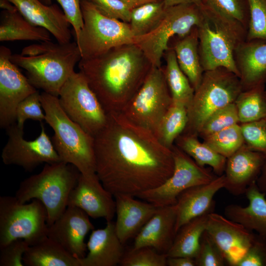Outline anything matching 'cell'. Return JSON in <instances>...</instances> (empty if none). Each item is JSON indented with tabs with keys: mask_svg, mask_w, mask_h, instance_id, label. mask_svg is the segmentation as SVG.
<instances>
[{
	"mask_svg": "<svg viewBox=\"0 0 266 266\" xmlns=\"http://www.w3.org/2000/svg\"><path fill=\"white\" fill-rule=\"evenodd\" d=\"M94 145L96 173L114 197H137L172 174L171 150L120 112L108 114L106 124L94 136Z\"/></svg>",
	"mask_w": 266,
	"mask_h": 266,
	"instance_id": "obj_1",
	"label": "cell"
},
{
	"mask_svg": "<svg viewBox=\"0 0 266 266\" xmlns=\"http://www.w3.org/2000/svg\"><path fill=\"white\" fill-rule=\"evenodd\" d=\"M79 71L107 114L121 112L139 90L153 66L134 43L113 47L81 59Z\"/></svg>",
	"mask_w": 266,
	"mask_h": 266,
	"instance_id": "obj_2",
	"label": "cell"
},
{
	"mask_svg": "<svg viewBox=\"0 0 266 266\" xmlns=\"http://www.w3.org/2000/svg\"><path fill=\"white\" fill-rule=\"evenodd\" d=\"M40 99L45 121L54 132L52 142L61 161L73 165L85 176L96 175L94 137L69 118L58 97L42 92Z\"/></svg>",
	"mask_w": 266,
	"mask_h": 266,
	"instance_id": "obj_3",
	"label": "cell"
},
{
	"mask_svg": "<svg viewBox=\"0 0 266 266\" xmlns=\"http://www.w3.org/2000/svg\"><path fill=\"white\" fill-rule=\"evenodd\" d=\"M80 173L75 166L62 161L46 164L39 173L20 183L15 196L22 203L40 200L46 208L49 226L66 209Z\"/></svg>",
	"mask_w": 266,
	"mask_h": 266,
	"instance_id": "obj_4",
	"label": "cell"
},
{
	"mask_svg": "<svg viewBox=\"0 0 266 266\" xmlns=\"http://www.w3.org/2000/svg\"><path fill=\"white\" fill-rule=\"evenodd\" d=\"M81 58L76 41L58 42L50 50L36 56L15 54L11 56L14 64L26 70L33 86L58 97L61 88Z\"/></svg>",
	"mask_w": 266,
	"mask_h": 266,
	"instance_id": "obj_5",
	"label": "cell"
},
{
	"mask_svg": "<svg viewBox=\"0 0 266 266\" xmlns=\"http://www.w3.org/2000/svg\"><path fill=\"white\" fill-rule=\"evenodd\" d=\"M243 91L239 77L224 67L204 71L187 107L188 122L183 133L198 136L206 120L213 112L233 102Z\"/></svg>",
	"mask_w": 266,
	"mask_h": 266,
	"instance_id": "obj_6",
	"label": "cell"
},
{
	"mask_svg": "<svg viewBox=\"0 0 266 266\" xmlns=\"http://www.w3.org/2000/svg\"><path fill=\"white\" fill-rule=\"evenodd\" d=\"M47 212L37 199L22 203L15 196L0 197V247L17 239L30 246L47 236Z\"/></svg>",
	"mask_w": 266,
	"mask_h": 266,
	"instance_id": "obj_7",
	"label": "cell"
},
{
	"mask_svg": "<svg viewBox=\"0 0 266 266\" xmlns=\"http://www.w3.org/2000/svg\"><path fill=\"white\" fill-rule=\"evenodd\" d=\"M80 6L83 26L75 38L81 59L99 56L121 45L134 43L129 23L103 15L87 0H80Z\"/></svg>",
	"mask_w": 266,
	"mask_h": 266,
	"instance_id": "obj_8",
	"label": "cell"
},
{
	"mask_svg": "<svg viewBox=\"0 0 266 266\" xmlns=\"http://www.w3.org/2000/svg\"><path fill=\"white\" fill-rule=\"evenodd\" d=\"M205 16L200 6L193 3L179 4L166 8L161 22L152 32L135 38L134 44L143 52L153 66L161 67L162 58L169 48L171 39L187 35L199 27Z\"/></svg>",
	"mask_w": 266,
	"mask_h": 266,
	"instance_id": "obj_9",
	"label": "cell"
},
{
	"mask_svg": "<svg viewBox=\"0 0 266 266\" xmlns=\"http://www.w3.org/2000/svg\"><path fill=\"white\" fill-rule=\"evenodd\" d=\"M172 103L164 68L153 66L139 90L120 113L155 134Z\"/></svg>",
	"mask_w": 266,
	"mask_h": 266,
	"instance_id": "obj_10",
	"label": "cell"
},
{
	"mask_svg": "<svg viewBox=\"0 0 266 266\" xmlns=\"http://www.w3.org/2000/svg\"><path fill=\"white\" fill-rule=\"evenodd\" d=\"M58 99L69 118L93 137L106 124L108 114L81 72L74 71L69 76Z\"/></svg>",
	"mask_w": 266,
	"mask_h": 266,
	"instance_id": "obj_11",
	"label": "cell"
},
{
	"mask_svg": "<svg viewBox=\"0 0 266 266\" xmlns=\"http://www.w3.org/2000/svg\"><path fill=\"white\" fill-rule=\"evenodd\" d=\"M171 150L174 161L172 175L161 185L137 197L157 207L175 205L178 196L184 191L208 183L217 177L175 144Z\"/></svg>",
	"mask_w": 266,
	"mask_h": 266,
	"instance_id": "obj_12",
	"label": "cell"
},
{
	"mask_svg": "<svg viewBox=\"0 0 266 266\" xmlns=\"http://www.w3.org/2000/svg\"><path fill=\"white\" fill-rule=\"evenodd\" d=\"M40 127L39 135L31 141L24 138L23 128L19 127L16 122L6 129L8 140L1 155L5 165H16L26 171H32L43 163L62 161L42 122Z\"/></svg>",
	"mask_w": 266,
	"mask_h": 266,
	"instance_id": "obj_13",
	"label": "cell"
},
{
	"mask_svg": "<svg viewBox=\"0 0 266 266\" xmlns=\"http://www.w3.org/2000/svg\"><path fill=\"white\" fill-rule=\"evenodd\" d=\"M198 31L200 60L204 71L224 67L239 77L234 52L241 42L224 26L205 17Z\"/></svg>",
	"mask_w": 266,
	"mask_h": 266,
	"instance_id": "obj_14",
	"label": "cell"
},
{
	"mask_svg": "<svg viewBox=\"0 0 266 266\" xmlns=\"http://www.w3.org/2000/svg\"><path fill=\"white\" fill-rule=\"evenodd\" d=\"M9 48L0 47V127L6 129L16 122L18 104L37 89L11 60Z\"/></svg>",
	"mask_w": 266,
	"mask_h": 266,
	"instance_id": "obj_15",
	"label": "cell"
},
{
	"mask_svg": "<svg viewBox=\"0 0 266 266\" xmlns=\"http://www.w3.org/2000/svg\"><path fill=\"white\" fill-rule=\"evenodd\" d=\"M89 216L82 209L67 206L64 213L48 226L47 236L77 259L86 256L85 238L94 230Z\"/></svg>",
	"mask_w": 266,
	"mask_h": 266,
	"instance_id": "obj_16",
	"label": "cell"
},
{
	"mask_svg": "<svg viewBox=\"0 0 266 266\" xmlns=\"http://www.w3.org/2000/svg\"><path fill=\"white\" fill-rule=\"evenodd\" d=\"M205 230L230 266H236L252 244L255 234L240 224L214 212L208 215Z\"/></svg>",
	"mask_w": 266,
	"mask_h": 266,
	"instance_id": "obj_17",
	"label": "cell"
},
{
	"mask_svg": "<svg viewBox=\"0 0 266 266\" xmlns=\"http://www.w3.org/2000/svg\"><path fill=\"white\" fill-rule=\"evenodd\" d=\"M114 196L107 190L97 174L86 177L80 173L77 183L71 191L67 206L78 207L89 217L112 221L116 212Z\"/></svg>",
	"mask_w": 266,
	"mask_h": 266,
	"instance_id": "obj_18",
	"label": "cell"
},
{
	"mask_svg": "<svg viewBox=\"0 0 266 266\" xmlns=\"http://www.w3.org/2000/svg\"><path fill=\"white\" fill-rule=\"evenodd\" d=\"M266 161L265 155L244 144L227 159L224 188L234 196L245 194L247 188L257 181Z\"/></svg>",
	"mask_w": 266,
	"mask_h": 266,
	"instance_id": "obj_19",
	"label": "cell"
},
{
	"mask_svg": "<svg viewBox=\"0 0 266 266\" xmlns=\"http://www.w3.org/2000/svg\"><path fill=\"white\" fill-rule=\"evenodd\" d=\"M225 184L223 174L208 183L191 187L178 196L175 204L176 233L182 226L193 219L214 211L213 197L218 191L224 188Z\"/></svg>",
	"mask_w": 266,
	"mask_h": 266,
	"instance_id": "obj_20",
	"label": "cell"
},
{
	"mask_svg": "<svg viewBox=\"0 0 266 266\" xmlns=\"http://www.w3.org/2000/svg\"><path fill=\"white\" fill-rule=\"evenodd\" d=\"M176 221L175 204L157 207L155 213L134 237L132 249L149 247L166 254L176 235Z\"/></svg>",
	"mask_w": 266,
	"mask_h": 266,
	"instance_id": "obj_21",
	"label": "cell"
},
{
	"mask_svg": "<svg viewBox=\"0 0 266 266\" xmlns=\"http://www.w3.org/2000/svg\"><path fill=\"white\" fill-rule=\"evenodd\" d=\"M33 25L48 30L60 43L70 42V23L63 10L56 4L50 5L39 0H9Z\"/></svg>",
	"mask_w": 266,
	"mask_h": 266,
	"instance_id": "obj_22",
	"label": "cell"
},
{
	"mask_svg": "<svg viewBox=\"0 0 266 266\" xmlns=\"http://www.w3.org/2000/svg\"><path fill=\"white\" fill-rule=\"evenodd\" d=\"M124 244L115 230V222H106L105 227L92 231L87 243L88 253L77 259L80 266H115L125 254Z\"/></svg>",
	"mask_w": 266,
	"mask_h": 266,
	"instance_id": "obj_23",
	"label": "cell"
},
{
	"mask_svg": "<svg viewBox=\"0 0 266 266\" xmlns=\"http://www.w3.org/2000/svg\"><path fill=\"white\" fill-rule=\"evenodd\" d=\"M116 204V233L123 244L135 237L156 212L157 207L134 197L118 195L114 197Z\"/></svg>",
	"mask_w": 266,
	"mask_h": 266,
	"instance_id": "obj_24",
	"label": "cell"
},
{
	"mask_svg": "<svg viewBox=\"0 0 266 266\" xmlns=\"http://www.w3.org/2000/svg\"><path fill=\"white\" fill-rule=\"evenodd\" d=\"M234 59L243 90L266 83V41L246 40L235 48Z\"/></svg>",
	"mask_w": 266,
	"mask_h": 266,
	"instance_id": "obj_25",
	"label": "cell"
},
{
	"mask_svg": "<svg viewBox=\"0 0 266 266\" xmlns=\"http://www.w3.org/2000/svg\"><path fill=\"white\" fill-rule=\"evenodd\" d=\"M245 194L249 200L248 206L228 205L224 209L225 215L247 230L266 237V194L260 190L255 181L247 188Z\"/></svg>",
	"mask_w": 266,
	"mask_h": 266,
	"instance_id": "obj_26",
	"label": "cell"
},
{
	"mask_svg": "<svg viewBox=\"0 0 266 266\" xmlns=\"http://www.w3.org/2000/svg\"><path fill=\"white\" fill-rule=\"evenodd\" d=\"M171 47L181 69L195 90L204 71L200 60L198 27H194L185 36L177 38Z\"/></svg>",
	"mask_w": 266,
	"mask_h": 266,
	"instance_id": "obj_27",
	"label": "cell"
},
{
	"mask_svg": "<svg viewBox=\"0 0 266 266\" xmlns=\"http://www.w3.org/2000/svg\"><path fill=\"white\" fill-rule=\"evenodd\" d=\"M51 41L50 33L26 19L18 11L2 10L0 15V41Z\"/></svg>",
	"mask_w": 266,
	"mask_h": 266,
	"instance_id": "obj_28",
	"label": "cell"
},
{
	"mask_svg": "<svg viewBox=\"0 0 266 266\" xmlns=\"http://www.w3.org/2000/svg\"><path fill=\"white\" fill-rule=\"evenodd\" d=\"M204 14L247 33L249 10L247 0H200Z\"/></svg>",
	"mask_w": 266,
	"mask_h": 266,
	"instance_id": "obj_29",
	"label": "cell"
},
{
	"mask_svg": "<svg viewBox=\"0 0 266 266\" xmlns=\"http://www.w3.org/2000/svg\"><path fill=\"white\" fill-rule=\"evenodd\" d=\"M23 263L26 266H80L77 258L48 237L29 247Z\"/></svg>",
	"mask_w": 266,
	"mask_h": 266,
	"instance_id": "obj_30",
	"label": "cell"
},
{
	"mask_svg": "<svg viewBox=\"0 0 266 266\" xmlns=\"http://www.w3.org/2000/svg\"><path fill=\"white\" fill-rule=\"evenodd\" d=\"M209 213L194 218L180 228L166 254L167 257H187L195 259L201 236L206 230Z\"/></svg>",
	"mask_w": 266,
	"mask_h": 266,
	"instance_id": "obj_31",
	"label": "cell"
},
{
	"mask_svg": "<svg viewBox=\"0 0 266 266\" xmlns=\"http://www.w3.org/2000/svg\"><path fill=\"white\" fill-rule=\"evenodd\" d=\"M174 144L191 157L199 166H210L218 176L224 174L227 158L220 155L205 142H200L198 136L182 133Z\"/></svg>",
	"mask_w": 266,
	"mask_h": 266,
	"instance_id": "obj_32",
	"label": "cell"
},
{
	"mask_svg": "<svg viewBox=\"0 0 266 266\" xmlns=\"http://www.w3.org/2000/svg\"><path fill=\"white\" fill-rule=\"evenodd\" d=\"M163 57L166 63L164 68L165 75L172 102L183 104L187 107L193 97L195 90L181 69L171 47L169 46Z\"/></svg>",
	"mask_w": 266,
	"mask_h": 266,
	"instance_id": "obj_33",
	"label": "cell"
},
{
	"mask_svg": "<svg viewBox=\"0 0 266 266\" xmlns=\"http://www.w3.org/2000/svg\"><path fill=\"white\" fill-rule=\"evenodd\" d=\"M188 122L187 107L172 103L162 119L155 135L159 142L171 149L176 138L184 132Z\"/></svg>",
	"mask_w": 266,
	"mask_h": 266,
	"instance_id": "obj_34",
	"label": "cell"
},
{
	"mask_svg": "<svg viewBox=\"0 0 266 266\" xmlns=\"http://www.w3.org/2000/svg\"><path fill=\"white\" fill-rule=\"evenodd\" d=\"M166 10L164 0L148 2L133 8L129 25L134 37L144 36L154 30L163 19Z\"/></svg>",
	"mask_w": 266,
	"mask_h": 266,
	"instance_id": "obj_35",
	"label": "cell"
},
{
	"mask_svg": "<svg viewBox=\"0 0 266 266\" xmlns=\"http://www.w3.org/2000/svg\"><path fill=\"white\" fill-rule=\"evenodd\" d=\"M265 85L243 90L234 101L239 122L245 123L266 118Z\"/></svg>",
	"mask_w": 266,
	"mask_h": 266,
	"instance_id": "obj_36",
	"label": "cell"
},
{
	"mask_svg": "<svg viewBox=\"0 0 266 266\" xmlns=\"http://www.w3.org/2000/svg\"><path fill=\"white\" fill-rule=\"evenodd\" d=\"M202 138L204 142L227 159L245 144L239 124Z\"/></svg>",
	"mask_w": 266,
	"mask_h": 266,
	"instance_id": "obj_37",
	"label": "cell"
},
{
	"mask_svg": "<svg viewBox=\"0 0 266 266\" xmlns=\"http://www.w3.org/2000/svg\"><path fill=\"white\" fill-rule=\"evenodd\" d=\"M239 123L234 102L231 103L209 116L200 129L198 136L203 138Z\"/></svg>",
	"mask_w": 266,
	"mask_h": 266,
	"instance_id": "obj_38",
	"label": "cell"
},
{
	"mask_svg": "<svg viewBox=\"0 0 266 266\" xmlns=\"http://www.w3.org/2000/svg\"><path fill=\"white\" fill-rule=\"evenodd\" d=\"M249 20L246 40L266 41V0H247Z\"/></svg>",
	"mask_w": 266,
	"mask_h": 266,
	"instance_id": "obj_39",
	"label": "cell"
},
{
	"mask_svg": "<svg viewBox=\"0 0 266 266\" xmlns=\"http://www.w3.org/2000/svg\"><path fill=\"white\" fill-rule=\"evenodd\" d=\"M167 256L154 249L143 247L132 249L124 254L120 264L122 266H166Z\"/></svg>",
	"mask_w": 266,
	"mask_h": 266,
	"instance_id": "obj_40",
	"label": "cell"
},
{
	"mask_svg": "<svg viewBox=\"0 0 266 266\" xmlns=\"http://www.w3.org/2000/svg\"><path fill=\"white\" fill-rule=\"evenodd\" d=\"M239 125L245 144L266 157V118Z\"/></svg>",
	"mask_w": 266,
	"mask_h": 266,
	"instance_id": "obj_41",
	"label": "cell"
},
{
	"mask_svg": "<svg viewBox=\"0 0 266 266\" xmlns=\"http://www.w3.org/2000/svg\"><path fill=\"white\" fill-rule=\"evenodd\" d=\"M195 260L196 266H224L227 264L222 251L206 230L201 236Z\"/></svg>",
	"mask_w": 266,
	"mask_h": 266,
	"instance_id": "obj_42",
	"label": "cell"
},
{
	"mask_svg": "<svg viewBox=\"0 0 266 266\" xmlns=\"http://www.w3.org/2000/svg\"><path fill=\"white\" fill-rule=\"evenodd\" d=\"M40 93L36 91L23 100L18 105L16 111V123L22 128L25 122L32 119L42 122L45 120V113L42 111L40 101Z\"/></svg>",
	"mask_w": 266,
	"mask_h": 266,
	"instance_id": "obj_43",
	"label": "cell"
},
{
	"mask_svg": "<svg viewBox=\"0 0 266 266\" xmlns=\"http://www.w3.org/2000/svg\"><path fill=\"white\" fill-rule=\"evenodd\" d=\"M30 245L24 239L13 240L0 247V266H23V257Z\"/></svg>",
	"mask_w": 266,
	"mask_h": 266,
	"instance_id": "obj_44",
	"label": "cell"
},
{
	"mask_svg": "<svg viewBox=\"0 0 266 266\" xmlns=\"http://www.w3.org/2000/svg\"><path fill=\"white\" fill-rule=\"evenodd\" d=\"M103 15L129 23L132 9L121 0H87Z\"/></svg>",
	"mask_w": 266,
	"mask_h": 266,
	"instance_id": "obj_45",
	"label": "cell"
},
{
	"mask_svg": "<svg viewBox=\"0 0 266 266\" xmlns=\"http://www.w3.org/2000/svg\"><path fill=\"white\" fill-rule=\"evenodd\" d=\"M236 266H266V237L255 233L252 244Z\"/></svg>",
	"mask_w": 266,
	"mask_h": 266,
	"instance_id": "obj_46",
	"label": "cell"
},
{
	"mask_svg": "<svg viewBox=\"0 0 266 266\" xmlns=\"http://www.w3.org/2000/svg\"><path fill=\"white\" fill-rule=\"evenodd\" d=\"M42 3L50 5L53 0H39ZM62 7L70 25L73 28L76 37L83 26L80 0H55Z\"/></svg>",
	"mask_w": 266,
	"mask_h": 266,
	"instance_id": "obj_47",
	"label": "cell"
},
{
	"mask_svg": "<svg viewBox=\"0 0 266 266\" xmlns=\"http://www.w3.org/2000/svg\"><path fill=\"white\" fill-rule=\"evenodd\" d=\"M57 43H53L51 41H42L40 43L33 44L24 47L21 55L26 56L38 55L50 50Z\"/></svg>",
	"mask_w": 266,
	"mask_h": 266,
	"instance_id": "obj_48",
	"label": "cell"
},
{
	"mask_svg": "<svg viewBox=\"0 0 266 266\" xmlns=\"http://www.w3.org/2000/svg\"><path fill=\"white\" fill-rule=\"evenodd\" d=\"M168 266H196L195 259L187 257H167Z\"/></svg>",
	"mask_w": 266,
	"mask_h": 266,
	"instance_id": "obj_49",
	"label": "cell"
},
{
	"mask_svg": "<svg viewBox=\"0 0 266 266\" xmlns=\"http://www.w3.org/2000/svg\"><path fill=\"white\" fill-rule=\"evenodd\" d=\"M256 182L260 190L266 194V161Z\"/></svg>",
	"mask_w": 266,
	"mask_h": 266,
	"instance_id": "obj_50",
	"label": "cell"
},
{
	"mask_svg": "<svg viewBox=\"0 0 266 266\" xmlns=\"http://www.w3.org/2000/svg\"><path fill=\"white\" fill-rule=\"evenodd\" d=\"M164 2L165 7L167 8L179 4L188 3H196L199 5L200 0H164Z\"/></svg>",
	"mask_w": 266,
	"mask_h": 266,
	"instance_id": "obj_51",
	"label": "cell"
},
{
	"mask_svg": "<svg viewBox=\"0 0 266 266\" xmlns=\"http://www.w3.org/2000/svg\"><path fill=\"white\" fill-rule=\"evenodd\" d=\"M125 3L132 9L145 3L150 2L161 1L164 0H121Z\"/></svg>",
	"mask_w": 266,
	"mask_h": 266,
	"instance_id": "obj_52",
	"label": "cell"
},
{
	"mask_svg": "<svg viewBox=\"0 0 266 266\" xmlns=\"http://www.w3.org/2000/svg\"><path fill=\"white\" fill-rule=\"evenodd\" d=\"M0 7L9 12L18 11L17 7L9 0H0Z\"/></svg>",
	"mask_w": 266,
	"mask_h": 266,
	"instance_id": "obj_53",
	"label": "cell"
},
{
	"mask_svg": "<svg viewBox=\"0 0 266 266\" xmlns=\"http://www.w3.org/2000/svg\"><path fill=\"white\" fill-rule=\"evenodd\" d=\"M264 96H265V100H266V90H265L264 92Z\"/></svg>",
	"mask_w": 266,
	"mask_h": 266,
	"instance_id": "obj_54",
	"label": "cell"
}]
</instances>
